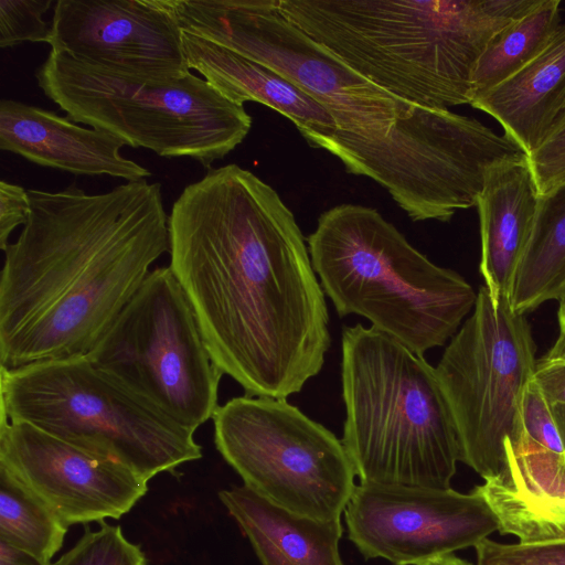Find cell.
Wrapping results in <instances>:
<instances>
[{
	"label": "cell",
	"instance_id": "6da1fadb",
	"mask_svg": "<svg viewBox=\"0 0 565 565\" xmlns=\"http://www.w3.org/2000/svg\"><path fill=\"white\" fill-rule=\"evenodd\" d=\"M170 265L217 367L252 396L287 398L331 344L324 292L279 194L235 163L188 184L169 214Z\"/></svg>",
	"mask_w": 565,
	"mask_h": 565
},
{
	"label": "cell",
	"instance_id": "7a4b0ae2",
	"mask_svg": "<svg viewBox=\"0 0 565 565\" xmlns=\"http://www.w3.org/2000/svg\"><path fill=\"white\" fill-rule=\"evenodd\" d=\"M0 274V369L87 355L169 252L159 182L88 194L29 189Z\"/></svg>",
	"mask_w": 565,
	"mask_h": 565
},
{
	"label": "cell",
	"instance_id": "3957f363",
	"mask_svg": "<svg viewBox=\"0 0 565 565\" xmlns=\"http://www.w3.org/2000/svg\"><path fill=\"white\" fill-rule=\"evenodd\" d=\"M295 25L397 99L470 104L490 40L540 0H277Z\"/></svg>",
	"mask_w": 565,
	"mask_h": 565
},
{
	"label": "cell",
	"instance_id": "277c9868",
	"mask_svg": "<svg viewBox=\"0 0 565 565\" xmlns=\"http://www.w3.org/2000/svg\"><path fill=\"white\" fill-rule=\"evenodd\" d=\"M341 340V441L360 482L450 488L460 441L435 367L373 327Z\"/></svg>",
	"mask_w": 565,
	"mask_h": 565
},
{
	"label": "cell",
	"instance_id": "5b68a950",
	"mask_svg": "<svg viewBox=\"0 0 565 565\" xmlns=\"http://www.w3.org/2000/svg\"><path fill=\"white\" fill-rule=\"evenodd\" d=\"M307 245L340 317H364L418 355L451 339L475 307L477 292L461 275L430 262L372 207L329 209Z\"/></svg>",
	"mask_w": 565,
	"mask_h": 565
},
{
	"label": "cell",
	"instance_id": "8992f818",
	"mask_svg": "<svg viewBox=\"0 0 565 565\" xmlns=\"http://www.w3.org/2000/svg\"><path fill=\"white\" fill-rule=\"evenodd\" d=\"M1 416L31 424L149 481L202 457L179 424L87 355L0 369Z\"/></svg>",
	"mask_w": 565,
	"mask_h": 565
},
{
	"label": "cell",
	"instance_id": "52a82bcc",
	"mask_svg": "<svg viewBox=\"0 0 565 565\" xmlns=\"http://www.w3.org/2000/svg\"><path fill=\"white\" fill-rule=\"evenodd\" d=\"M44 95L73 121L110 132L160 157H186L206 170L248 135L252 117L190 72L147 79L50 50L35 70Z\"/></svg>",
	"mask_w": 565,
	"mask_h": 565
},
{
	"label": "cell",
	"instance_id": "ba28073f",
	"mask_svg": "<svg viewBox=\"0 0 565 565\" xmlns=\"http://www.w3.org/2000/svg\"><path fill=\"white\" fill-rule=\"evenodd\" d=\"M312 147L377 182L415 222H448L477 205L490 168L525 153L475 118L424 107L399 118L386 138L337 128Z\"/></svg>",
	"mask_w": 565,
	"mask_h": 565
},
{
	"label": "cell",
	"instance_id": "9c48e42d",
	"mask_svg": "<svg viewBox=\"0 0 565 565\" xmlns=\"http://www.w3.org/2000/svg\"><path fill=\"white\" fill-rule=\"evenodd\" d=\"M100 370L179 424L213 418L223 372L169 266L151 270L87 354Z\"/></svg>",
	"mask_w": 565,
	"mask_h": 565
},
{
	"label": "cell",
	"instance_id": "30bf717a",
	"mask_svg": "<svg viewBox=\"0 0 565 565\" xmlns=\"http://www.w3.org/2000/svg\"><path fill=\"white\" fill-rule=\"evenodd\" d=\"M182 31L260 63L317 100L341 130L386 138L417 106L362 77L295 25L277 0H171Z\"/></svg>",
	"mask_w": 565,
	"mask_h": 565
},
{
	"label": "cell",
	"instance_id": "8fae6325",
	"mask_svg": "<svg viewBox=\"0 0 565 565\" xmlns=\"http://www.w3.org/2000/svg\"><path fill=\"white\" fill-rule=\"evenodd\" d=\"M535 342L511 300L495 303L484 286L437 366L460 441V461L484 481L507 470V445L519 437L522 399L533 377Z\"/></svg>",
	"mask_w": 565,
	"mask_h": 565
},
{
	"label": "cell",
	"instance_id": "7c38bea8",
	"mask_svg": "<svg viewBox=\"0 0 565 565\" xmlns=\"http://www.w3.org/2000/svg\"><path fill=\"white\" fill-rule=\"evenodd\" d=\"M214 443L244 486L290 512L340 520L355 470L340 439L286 398L244 395L218 405Z\"/></svg>",
	"mask_w": 565,
	"mask_h": 565
},
{
	"label": "cell",
	"instance_id": "4fadbf2b",
	"mask_svg": "<svg viewBox=\"0 0 565 565\" xmlns=\"http://www.w3.org/2000/svg\"><path fill=\"white\" fill-rule=\"evenodd\" d=\"M349 539L366 558L418 565L476 546L499 521L475 489L461 493L379 483L355 486L345 507Z\"/></svg>",
	"mask_w": 565,
	"mask_h": 565
},
{
	"label": "cell",
	"instance_id": "5bb4252c",
	"mask_svg": "<svg viewBox=\"0 0 565 565\" xmlns=\"http://www.w3.org/2000/svg\"><path fill=\"white\" fill-rule=\"evenodd\" d=\"M0 468L68 526L119 519L148 491V482L125 466L3 416Z\"/></svg>",
	"mask_w": 565,
	"mask_h": 565
},
{
	"label": "cell",
	"instance_id": "9a60e30c",
	"mask_svg": "<svg viewBox=\"0 0 565 565\" xmlns=\"http://www.w3.org/2000/svg\"><path fill=\"white\" fill-rule=\"evenodd\" d=\"M51 50L147 79L191 72L171 0H57Z\"/></svg>",
	"mask_w": 565,
	"mask_h": 565
},
{
	"label": "cell",
	"instance_id": "2e32d148",
	"mask_svg": "<svg viewBox=\"0 0 565 565\" xmlns=\"http://www.w3.org/2000/svg\"><path fill=\"white\" fill-rule=\"evenodd\" d=\"M121 138L19 100H0V149L30 162L77 175H109L127 182L151 172L125 158Z\"/></svg>",
	"mask_w": 565,
	"mask_h": 565
},
{
	"label": "cell",
	"instance_id": "e0dca14e",
	"mask_svg": "<svg viewBox=\"0 0 565 565\" xmlns=\"http://www.w3.org/2000/svg\"><path fill=\"white\" fill-rule=\"evenodd\" d=\"M540 196L527 154L501 161L487 173L476 205L481 237L479 270L495 303L511 300Z\"/></svg>",
	"mask_w": 565,
	"mask_h": 565
},
{
	"label": "cell",
	"instance_id": "ac0fdd59",
	"mask_svg": "<svg viewBox=\"0 0 565 565\" xmlns=\"http://www.w3.org/2000/svg\"><path fill=\"white\" fill-rule=\"evenodd\" d=\"M182 44L188 67L226 99L239 106L256 102L276 110L291 120L309 145L338 128L317 100L269 67L184 31Z\"/></svg>",
	"mask_w": 565,
	"mask_h": 565
},
{
	"label": "cell",
	"instance_id": "d6986e66",
	"mask_svg": "<svg viewBox=\"0 0 565 565\" xmlns=\"http://www.w3.org/2000/svg\"><path fill=\"white\" fill-rule=\"evenodd\" d=\"M469 105L493 117L527 157L535 152L565 120V24L537 57Z\"/></svg>",
	"mask_w": 565,
	"mask_h": 565
},
{
	"label": "cell",
	"instance_id": "ffe728a7",
	"mask_svg": "<svg viewBox=\"0 0 565 565\" xmlns=\"http://www.w3.org/2000/svg\"><path fill=\"white\" fill-rule=\"evenodd\" d=\"M218 497L262 565H343L340 520L321 521L290 512L245 486L222 490Z\"/></svg>",
	"mask_w": 565,
	"mask_h": 565
},
{
	"label": "cell",
	"instance_id": "44dd1931",
	"mask_svg": "<svg viewBox=\"0 0 565 565\" xmlns=\"http://www.w3.org/2000/svg\"><path fill=\"white\" fill-rule=\"evenodd\" d=\"M565 292V180L540 204L533 232L520 264L511 306L518 313L534 311Z\"/></svg>",
	"mask_w": 565,
	"mask_h": 565
},
{
	"label": "cell",
	"instance_id": "7402d4cb",
	"mask_svg": "<svg viewBox=\"0 0 565 565\" xmlns=\"http://www.w3.org/2000/svg\"><path fill=\"white\" fill-rule=\"evenodd\" d=\"M561 4V0H540L494 34L475 68L470 100L518 73L545 50L562 25Z\"/></svg>",
	"mask_w": 565,
	"mask_h": 565
},
{
	"label": "cell",
	"instance_id": "603a6c76",
	"mask_svg": "<svg viewBox=\"0 0 565 565\" xmlns=\"http://www.w3.org/2000/svg\"><path fill=\"white\" fill-rule=\"evenodd\" d=\"M499 521V532L520 543L565 541V472L523 493L475 488Z\"/></svg>",
	"mask_w": 565,
	"mask_h": 565
},
{
	"label": "cell",
	"instance_id": "cb8c5ba5",
	"mask_svg": "<svg viewBox=\"0 0 565 565\" xmlns=\"http://www.w3.org/2000/svg\"><path fill=\"white\" fill-rule=\"evenodd\" d=\"M67 529L49 505L0 468V540L51 563Z\"/></svg>",
	"mask_w": 565,
	"mask_h": 565
},
{
	"label": "cell",
	"instance_id": "d4e9b609",
	"mask_svg": "<svg viewBox=\"0 0 565 565\" xmlns=\"http://www.w3.org/2000/svg\"><path fill=\"white\" fill-rule=\"evenodd\" d=\"M98 523L96 531L86 529L78 542L53 565H147L139 545L128 541L119 525Z\"/></svg>",
	"mask_w": 565,
	"mask_h": 565
},
{
	"label": "cell",
	"instance_id": "484cf974",
	"mask_svg": "<svg viewBox=\"0 0 565 565\" xmlns=\"http://www.w3.org/2000/svg\"><path fill=\"white\" fill-rule=\"evenodd\" d=\"M53 0H0V46L12 47L23 42L50 43L51 22L44 14Z\"/></svg>",
	"mask_w": 565,
	"mask_h": 565
},
{
	"label": "cell",
	"instance_id": "4316f807",
	"mask_svg": "<svg viewBox=\"0 0 565 565\" xmlns=\"http://www.w3.org/2000/svg\"><path fill=\"white\" fill-rule=\"evenodd\" d=\"M475 548L477 565H565V541L507 544L487 537Z\"/></svg>",
	"mask_w": 565,
	"mask_h": 565
},
{
	"label": "cell",
	"instance_id": "83f0119b",
	"mask_svg": "<svg viewBox=\"0 0 565 565\" xmlns=\"http://www.w3.org/2000/svg\"><path fill=\"white\" fill-rule=\"evenodd\" d=\"M529 160L540 195L565 180V120Z\"/></svg>",
	"mask_w": 565,
	"mask_h": 565
},
{
	"label": "cell",
	"instance_id": "f1b7e54d",
	"mask_svg": "<svg viewBox=\"0 0 565 565\" xmlns=\"http://www.w3.org/2000/svg\"><path fill=\"white\" fill-rule=\"evenodd\" d=\"M31 214V202L28 190L23 186L0 182V248L4 250L9 245L11 233L24 225Z\"/></svg>",
	"mask_w": 565,
	"mask_h": 565
},
{
	"label": "cell",
	"instance_id": "f546056e",
	"mask_svg": "<svg viewBox=\"0 0 565 565\" xmlns=\"http://www.w3.org/2000/svg\"><path fill=\"white\" fill-rule=\"evenodd\" d=\"M533 380L551 406L565 404V358L536 360Z\"/></svg>",
	"mask_w": 565,
	"mask_h": 565
},
{
	"label": "cell",
	"instance_id": "4dcf8cb0",
	"mask_svg": "<svg viewBox=\"0 0 565 565\" xmlns=\"http://www.w3.org/2000/svg\"><path fill=\"white\" fill-rule=\"evenodd\" d=\"M0 565H53L0 540Z\"/></svg>",
	"mask_w": 565,
	"mask_h": 565
},
{
	"label": "cell",
	"instance_id": "1f68e13d",
	"mask_svg": "<svg viewBox=\"0 0 565 565\" xmlns=\"http://www.w3.org/2000/svg\"><path fill=\"white\" fill-rule=\"evenodd\" d=\"M557 322L558 334L555 342L545 354L550 358H565V292L558 300Z\"/></svg>",
	"mask_w": 565,
	"mask_h": 565
},
{
	"label": "cell",
	"instance_id": "d6a6232c",
	"mask_svg": "<svg viewBox=\"0 0 565 565\" xmlns=\"http://www.w3.org/2000/svg\"><path fill=\"white\" fill-rule=\"evenodd\" d=\"M418 565H472L471 563L461 559L454 554H447L438 557L430 558Z\"/></svg>",
	"mask_w": 565,
	"mask_h": 565
},
{
	"label": "cell",
	"instance_id": "836d02e7",
	"mask_svg": "<svg viewBox=\"0 0 565 565\" xmlns=\"http://www.w3.org/2000/svg\"><path fill=\"white\" fill-rule=\"evenodd\" d=\"M559 436L565 448V404L551 406Z\"/></svg>",
	"mask_w": 565,
	"mask_h": 565
}]
</instances>
